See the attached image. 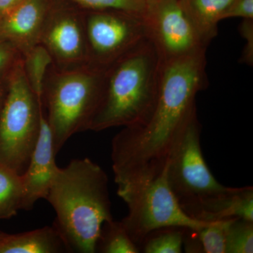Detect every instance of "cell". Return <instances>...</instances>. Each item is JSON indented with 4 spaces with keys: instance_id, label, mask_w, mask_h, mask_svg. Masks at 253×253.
Segmentation results:
<instances>
[{
    "instance_id": "cell-23",
    "label": "cell",
    "mask_w": 253,
    "mask_h": 253,
    "mask_svg": "<svg viewBox=\"0 0 253 253\" xmlns=\"http://www.w3.org/2000/svg\"><path fill=\"white\" fill-rule=\"evenodd\" d=\"M22 58V54L12 43L0 39V74L9 72Z\"/></svg>"
},
{
    "instance_id": "cell-28",
    "label": "cell",
    "mask_w": 253,
    "mask_h": 253,
    "mask_svg": "<svg viewBox=\"0 0 253 253\" xmlns=\"http://www.w3.org/2000/svg\"><path fill=\"white\" fill-rule=\"evenodd\" d=\"M6 233L3 232V231H0V240L2 239V238L4 237L5 235H6Z\"/></svg>"
},
{
    "instance_id": "cell-27",
    "label": "cell",
    "mask_w": 253,
    "mask_h": 253,
    "mask_svg": "<svg viewBox=\"0 0 253 253\" xmlns=\"http://www.w3.org/2000/svg\"><path fill=\"white\" fill-rule=\"evenodd\" d=\"M21 1V0H0V18L14 9Z\"/></svg>"
},
{
    "instance_id": "cell-6",
    "label": "cell",
    "mask_w": 253,
    "mask_h": 253,
    "mask_svg": "<svg viewBox=\"0 0 253 253\" xmlns=\"http://www.w3.org/2000/svg\"><path fill=\"white\" fill-rule=\"evenodd\" d=\"M117 193L128 208L121 222L139 249L145 238L157 229L179 227L198 231L211 223L189 217L183 211L168 184L167 164L158 176L119 188Z\"/></svg>"
},
{
    "instance_id": "cell-3",
    "label": "cell",
    "mask_w": 253,
    "mask_h": 253,
    "mask_svg": "<svg viewBox=\"0 0 253 253\" xmlns=\"http://www.w3.org/2000/svg\"><path fill=\"white\" fill-rule=\"evenodd\" d=\"M161 57L144 38L103 72L99 108L89 130L144 124L157 101Z\"/></svg>"
},
{
    "instance_id": "cell-25",
    "label": "cell",
    "mask_w": 253,
    "mask_h": 253,
    "mask_svg": "<svg viewBox=\"0 0 253 253\" xmlns=\"http://www.w3.org/2000/svg\"><path fill=\"white\" fill-rule=\"evenodd\" d=\"M253 18V0H233L222 16L230 18Z\"/></svg>"
},
{
    "instance_id": "cell-4",
    "label": "cell",
    "mask_w": 253,
    "mask_h": 253,
    "mask_svg": "<svg viewBox=\"0 0 253 253\" xmlns=\"http://www.w3.org/2000/svg\"><path fill=\"white\" fill-rule=\"evenodd\" d=\"M103 72L89 65L63 70L50 66L42 101L56 155L71 136L89 130L101 101Z\"/></svg>"
},
{
    "instance_id": "cell-16",
    "label": "cell",
    "mask_w": 253,
    "mask_h": 253,
    "mask_svg": "<svg viewBox=\"0 0 253 253\" xmlns=\"http://www.w3.org/2000/svg\"><path fill=\"white\" fill-rule=\"evenodd\" d=\"M23 194L22 174L0 165V219L16 215L21 210Z\"/></svg>"
},
{
    "instance_id": "cell-7",
    "label": "cell",
    "mask_w": 253,
    "mask_h": 253,
    "mask_svg": "<svg viewBox=\"0 0 253 253\" xmlns=\"http://www.w3.org/2000/svg\"><path fill=\"white\" fill-rule=\"evenodd\" d=\"M197 113L181 132L167 162L169 188L181 208L224 192L228 187L215 179L205 161Z\"/></svg>"
},
{
    "instance_id": "cell-19",
    "label": "cell",
    "mask_w": 253,
    "mask_h": 253,
    "mask_svg": "<svg viewBox=\"0 0 253 253\" xmlns=\"http://www.w3.org/2000/svg\"><path fill=\"white\" fill-rule=\"evenodd\" d=\"M186 229L167 227L150 233L140 246V253H181L183 252Z\"/></svg>"
},
{
    "instance_id": "cell-2",
    "label": "cell",
    "mask_w": 253,
    "mask_h": 253,
    "mask_svg": "<svg viewBox=\"0 0 253 253\" xmlns=\"http://www.w3.org/2000/svg\"><path fill=\"white\" fill-rule=\"evenodd\" d=\"M46 200L70 252L96 253L103 224L113 219L104 169L87 158L72 160L58 168Z\"/></svg>"
},
{
    "instance_id": "cell-17",
    "label": "cell",
    "mask_w": 253,
    "mask_h": 253,
    "mask_svg": "<svg viewBox=\"0 0 253 253\" xmlns=\"http://www.w3.org/2000/svg\"><path fill=\"white\" fill-rule=\"evenodd\" d=\"M23 64L28 84L37 97L42 101L46 74L52 64L49 53L44 46L37 44L23 55Z\"/></svg>"
},
{
    "instance_id": "cell-21",
    "label": "cell",
    "mask_w": 253,
    "mask_h": 253,
    "mask_svg": "<svg viewBox=\"0 0 253 253\" xmlns=\"http://www.w3.org/2000/svg\"><path fill=\"white\" fill-rule=\"evenodd\" d=\"M232 219L212 221L197 231L204 253H226L228 227Z\"/></svg>"
},
{
    "instance_id": "cell-5",
    "label": "cell",
    "mask_w": 253,
    "mask_h": 253,
    "mask_svg": "<svg viewBox=\"0 0 253 253\" xmlns=\"http://www.w3.org/2000/svg\"><path fill=\"white\" fill-rule=\"evenodd\" d=\"M43 109L28 84L22 58L9 72L0 111V165L25 172L39 138Z\"/></svg>"
},
{
    "instance_id": "cell-20",
    "label": "cell",
    "mask_w": 253,
    "mask_h": 253,
    "mask_svg": "<svg viewBox=\"0 0 253 253\" xmlns=\"http://www.w3.org/2000/svg\"><path fill=\"white\" fill-rule=\"evenodd\" d=\"M253 253V221L235 218L226 235V253Z\"/></svg>"
},
{
    "instance_id": "cell-1",
    "label": "cell",
    "mask_w": 253,
    "mask_h": 253,
    "mask_svg": "<svg viewBox=\"0 0 253 253\" xmlns=\"http://www.w3.org/2000/svg\"><path fill=\"white\" fill-rule=\"evenodd\" d=\"M206 65V50L162 61L157 101L149 119L123 127L113 138L111 156L118 188L162 172L181 132L197 113L196 96L208 84Z\"/></svg>"
},
{
    "instance_id": "cell-18",
    "label": "cell",
    "mask_w": 253,
    "mask_h": 253,
    "mask_svg": "<svg viewBox=\"0 0 253 253\" xmlns=\"http://www.w3.org/2000/svg\"><path fill=\"white\" fill-rule=\"evenodd\" d=\"M96 253H139L140 249L127 234L121 221H105L101 227Z\"/></svg>"
},
{
    "instance_id": "cell-13",
    "label": "cell",
    "mask_w": 253,
    "mask_h": 253,
    "mask_svg": "<svg viewBox=\"0 0 253 253\" xmlns=\"http://www.w3.org/2000/svg\"><path fill=\"white\" fill-rule=\"evenodd\" d=\"M182 210L189 217L207 222L235 218L253 221V188L228 187L221 194L201 200Z\"/></svg>"
},
{
    "instance_id": "cell-22",
    "label": "cell",
    "mask_w": 253,
    "mask_h": 253,
    "mask_svg": "<svg viewBox=\"0 0 253 253\" xmlns=\"http://www.w3.org/2000/svg\"><path fill=\"white\" fill-rule=\"evenodd\" d=\"M84 11L119 10L142 16L146 7L145 0H68Z\"/></svg>"
},
{
    "instance_id": "cell-8",
    "label": "cell",
    "mask_w": 253,
    "mask_h": 253,
    "mask_svg": "<svg viewBox=\"0 0 253 253\" xmlns=\"http://www.w3.org/2000/svg\"><path fill=\"white\" fill-rule=\"evenodd\" d=\"M87 64L104 71L146 38L142 16L119 10L84 11Z\"/></svg>"
},
{
    "instance_id": "cell-26",
    "label": "cell",
    "mask_w": 253,
    "mask_h": 253,
    "mask_svg": "<svg viewBox=\"0 0 253 253\" xmlns=\"http://www.w3.org/2000/svg\"><path fill=\"white\" fill-rule=\"evenodd\" d=\"M9 72L0 74V111L2 109L6 94H7L8 78H9Z\"/></svg>"
},
{
    "instance_id": "cell-9",
    "label": "cell",
    "mask_w": 253,
    "mask_h": 253,
    "mask_svg": "<svg viewBox=\"0 0 253 253\" xmlns=\"http://www.w3.org/2000/svg\"><path fill=\"white\" fill-rule=\"evenodd\" d=\"M142 15L146 37L162 61L194 54L207 48L179 0H145Z\"/></svg>"
},
{
    "instance_id": "cell-24",
    "label": "cell",
    "mask_w": 253,
    "mask_h": 253,
    "mask_svg": "<svg viewBox=\"0 0 253 253\" xmlns=\"http://www.w3.org/2000/svg\"><path fill=\"white\" fill-rule=\"evenodd\" d=\"M239 33L246 40L244 50L239 62L253 66V18H244L239 26Z\"/></svg>"
},
{
    "instance_id": "cell-15",
    "label": "cell",
    "mask_w": 253,
    "mask_h": 253,
    "mask_svg": "<svg viewBox=\"0 0 253 253\" xmlns=\"http://www.w3.org/2000/svg\"><path fill=\"white\" fill-rule=\"evenodd\" d=\"M233 0H179L206 48L217 36L218 23Z\"/></svg>"
},
{
    "instance_id": "cell-11",
    "label": "cell",
    "mask_w": 253,
    "mask_h": 253,
    "mask_svg": "<svg viewBox=\"0 0 253 253\" xmlns=\"http://www.w3.org/2000/svg\"><path fill=\"white\" fill-rule=\"evenodd\" d=\"M52 134L46 115L41 118V131L36 147L23 173L24 194L21 210L30 211L39 200L46 199L58 167L55 162Z\"/></svg>"
},
{
    "instance_id": "cell-14",
    "label": "cell",
    "mask_w": 253,
    "mask_h": 253,
    "mask_svg": "<svg viewBox=\"0 0 253 253\" xmlns=\"http://www.w3.org/2000/svg\"><path fill=\"white\" fill-rule=\"evenodd\" d=\"M71 253L66 241L54 225L6 235L0 240V253Z\"/></svg>"
},
{
    "instance_id": "cell-12",
    "label": "cell",
    "mask_w": 253,
    "mask_h": 253,
    "mask_svg": "<svg viewBox=\"0 0 253 253\" xmlns=\"http://www.w3.org/2000/svg\"><path fill=\"white\" fill-rule=\"evenodd\" d=\"M51 0H21L0 18V39L10 42L23 55L39 44Z\"/></svg>"
},
{
    "instance_id": "cell-10",
    "label": "cell",
    "mask_w": 253,
    "mask_h": 253,
    "mask_svg": "<svg viewBox=\"0 0 253 253\" xmlns=\"http://www.w3.org/2000/svg\"><path fill=\"white\" fill-rule=\"evenodd\" d=\"M39 44L47 50L58 69L88 65L83 10L68 0H51Z\"/></svg>"
}]
</instances>
